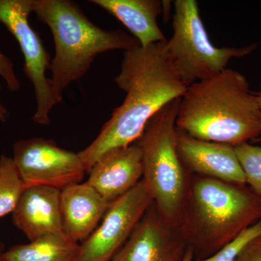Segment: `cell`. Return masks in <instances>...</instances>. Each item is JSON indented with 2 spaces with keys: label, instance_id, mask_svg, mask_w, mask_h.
I'll list each match as a JSON object with an SVG mask.
<instances>
[{
  "label": "cell",
  "instance_id": "18",
  "mask_svg": "<svg viewBox=\"0 0 261 261\" xmlns=\"http://www.w3.org/2000/svg\"><path fill=\"white\" fill-rule=\"evenodd\" d=\"M246 184L257 195L261 197V147L244 142L234 146Z\"/></svg>",
  "mask_w": 261,
  "mask_h": 261
},
{
  "label": "cell",
  "instance_id": "23",
  "mask_svg": "<svg viewBox=\"0 0 261 261\" xmlns=\"http://www.w3.org/2000/svg\"><path fill=\"white\" fill-rule=\"evenodd\" d=\"M194 259L193 249L191 247H189L187 249L186 254L184 257L183 261H192Z\"/></svg>",
  "mask_w": 261,
  "mask_h": 261
},
{
  "label": "cell",
  "instance_id": "4",
  "mask_svg": "<svg viewBox=\"0 0 261 261\" xmlns=\"http://www.w3.org/2000/svg\"><path fill=\"white\" fill-rule=\"evenodd\" d=\"M32 13L50 29L55 42L50 82L58 103L65 89L88 72L102 53L139 47L133 36L104 30L92 23L80 5L70 0H32Z\"/></svg>",
  "mask_w": 261,
  "mask_h": 261
},
{
  "label": "cell",
  "instance_id": "25",
  "mask_svg": "<svg viewBox=\"0 0 261 261\" xmlns=\"http://www.w3.org/2000/svg\"><path fill=\"white\" fill-rule=\"evenodd\" d=\"M0 261H3V254L0 253Z\"/></svg>",
  "mask_w": 261,
  "mask_h": 261
},
{
  "label": "cell",
  "instance_id": "5",
  "mask_svg": "<svg viewBox=\"0 0 261 261\" xmlns=\"http://www.w3.org/2000/svg\"><path fill=\"white\" fill-rule=\"evenodd\" d=\"M181 98L156 113L137 140L142 152V180L160 214L177 226L188 191L185 166L177 149L176 123Z\"/></svg>",
  "mask_w": 261,
  "mask_h": 261
},
{
  "label": "cell",
  "instance_id": "8",
  "mask_svg": "<svg viewBox=\"0 0 261 261\" xmlns=\"http://www.w3.org/2000/svg\"><path fill=\"white\" fill-rule=\"evenodd\" d=\"M13 160L25 187L46 186L62 190L81 183L87 172L79 153L42 137L15 142Z\"/></svg>",
  "mask_w": 261,
  "mask_h": 261
},
{
  "label": "cell",
  "instance_id": "19",
  "mask_svg": "<svg viewBox=\"0 0 261 261\" xmlns=\"http://www.w3.org/2000/svg\"><path fill=\"white\" fill-rule=\"evenodd\" d=\"M261 235V220L244 230L234 240L225 245L219 251L205 259L192 261H234L239 253L247 244Z\"/></svg>",
  "mask_w": 261,
  "mask_h": 261
},
{
  "label": "cell",
  "instance_id": "10",
  "mask_svg": "<svg viewBox=\"0 0 261 261\" xmlns=\"http://www.w3.org/2000/svg\"><path fill=\"white\" fill-rule=\"evenodd\" d=\"M189 247L180 228L152 203L111 261H183Z\"/></svg>",
  "mask_w": 261,
  "mask_h": 261
},
{
  "label": "cell",
  "instance_id": "16",
  "mask_svg": "<svg viewBox=\"0 0 261 261\" xmlns=\"http://www.w3.org/2000/svg\"><path fill=\"white\" fill-rule=\"evenodd\" d=\"M80 245L63 232L54 233L30 241L27 245L10 247L3 254V260L77 261Z\"/></svg>",
  "mask_w": 261,
  "mask_h": 261
},
{
  "label": "cell",
  "instance_id": "21",
  "mask_svg": "<svg viewBox=\"0 0 261 261\" xmlns=\"http://www.w3.org/2000/svg\"><path fill=\"white\" fill-rule=\"evenodd\" d=\"M234 261H261V235L247 244Z\"/></svg>",
  "mask_w": 261,
  "mask_h": 261
},
{
  "label": "cell",
  "instance_id": "15",
  "mask_svg": "<svg viewBox=\"0 0 261 261\" xmlns=\"http://www.w3.org/2000/svg\"><path fill=\"white\" fill-rule=\"evenodd\" d=\"M121 22L140 43L147 47L167 41L158 24V18L166 8L160 0H90Z\"/></svg>",
  "mask_w": 261,
  "mask_h": 261
},
{
  "label": "cell",
  "instance_id": "7",
  "mask_svg": "<svg viewBox=\"0 0 261 261\" xmlns=\"http://www.w3.org/2000/svg\"><path fill=\"white\" fill-rule=\"evenodd\" d=\"M32 0H0V23L18 42L24 58L25 74L32 84L37 102L33 121L49 125L51 110L58 104L53 93L47 71L50 68V56L43 44L39 33L29 23Z\"/></svg>",
  "mask_w": 261,
  "mask_h": 261
},
{
  "label": "cell",
  "instance_id": "26",
  "mask_svg": "<svg viewBox=\"0 0 261 261\" xmlns=\"http://www.w3.org/2000/svg\"><path fill=\"white\" fill-rule=\"evenodd\" d=\"M260 91H261V84H260Z\"/></svg>",
  "mask_w": 261,
  "mask_h": 261
},
{
  "label": "cell",
  "instance_id": "24",
  "mask_svg": "<svg viewBox=\"0 0 261 261\" xmlns=\"http://www.w3.org/2000/svg\"><path fill=\"white\" fill-rule=\"evenodd\" d=\"M256 94L257 99H258V102L259 104H260V107L261 109V91H260L259 92H257ZM254 142H261V137H259L258 139H257L256 140L254 141Z\"/></svg>",
  "mask_w": 261,
  "mask_h": 261
},
{
  "label": "cell",
  "instance_id": "13",
  "mask_svg": "<svg viewBox=\"0 0 261 261\" xmlns=\"http://www.w3.org/2000/svg\"><path fill=\"white\" fill-rule=\"evenodd\" d=\"M61 193V190L50 187L24 188L13 212V220L30 241L63 232Z\"/></svg>",
  "mask_w": 261,
  "mask_h": 261
},
{
  "label": "cell",
  "instance_id": "3",
  "mask_svg": "<svg viewBox=\"0 0 261 261\" xmlns=\"http://www.w3.org/2000/svg\"><path fill=\"white\" fill-rule=\"evenodd\" d=\"M261 220V197L245 185L197 178L189 191L179 226L201 260L214 255Z\"/></svg>",
  "mask_w": 261,
  "mask_h": 261
},
{
  "label": "cell",
  "instance_id": "20",
  "mask_svg": "<svg viewBox=\"0 0 261 261\" xmlns=\"http://www.w3.org/2000/svg\"><path fill=\"white\" fill-rule=\"evenodd\" d=\"M0 77L11 92H18L20 88V81L14 70L13 61L0 50Z\"/></svg>",
  "mask_w": 261,
  "mask_h": 261
},
{
  "label": "cell",
  "instance_id": "14",
  "mask_svg": "<svg viewBox=\"0 0 261 261\" xmlns=\"http://www.w3.org/2000/svg\"><path fill=\"white\" fill-rule=\"evenodd\" d=\"M110 204L87 182L63 189L61 211L65 236L75 243H83L97 228Z\"/></svg>",
  "mask_w": 261,
  "mask_h": 261
},
{
  "label": "cell",
  "instance_id": "9",
  "mask_svg": "<svg viewBox=\"0 0 261 261\" xmlns=\"http://www.w3.org/2000/svg\"><path fill=\"white\" fill-rule=\"evenodd\" d=\"M153 200L143 180L110 204L102 224L80 245L77 261H111Z\"/></svg>",
  "mask_w": 261,
  "mask_h": 261
},
{
  "label": "cell",
  "instance_id": "2",
  "mask_svg": "<svg viewBox=\"0 0 261 261\" xmlns=\"http://www.w3.org/2000/svg\"><path fill=\"white\" fill-rule=\"evenodd\" d=\"M176 127L198 140L234 146L261 137V109L246 77L226 68L187 87Z\"/></svg>",
  "mask_w": 261,
  "mask_h": 261
},
{
  "label": "cell",
  "instance_id": "12",
  "mask_svg": "<svg viewBox=\"0 0 261 261\" xmlns=\"http://www.w3.org/2000/svg\"><path fill=\"white\" fill-rule=\"evenodd\" d=\"M177 149L184 166L192 171L206 177L246 185L233 146L198 140L177 128Z\"/></svg>",
  "mask_w": 261,
  "mask_h": 261
},
{
  "label": "cell",
  "instance_id": "6",
  "mask_svg": "<svg viewBox=\"0 0 261 261\" xmlns=\"http://www.w3.org/2000/svg\"><path fill=\"white\" fill-rule=\"evenodd\" d=\"M173 35L165 49L173 68L187 87L226 69L233 58L251 54L257 44L243 47H217L211 42L195 0L174 2Z\"/></svg>",
  "mask_w": 261,
  "mask_h": 261
},
{
  "label": "cell",
  "instance_id": "17",
  "mask_svg": "<svg viewBox=\"0 0 261 261\" xmlns=\"http://www.w3.org/2000/svg\"><path fill=\"white\" fill-rule=\"evenodd\" d=\"M24 185L13 159L0 157V218L14 211Z\"/></svg>",
  "mask_w": 261,
  "mask_h": 261
},
{
  "label": "cell",
  "instance_id": "11",
  "mask_svg": "<svg viewBox=\"0 0 261 261\" xmlns=\"http://www.w3.org/2000/svg\"><path fill=\"white\" fill-rule=\"evenodd\" d=\"M89 173L87 183L110 203L125 195L143 176L142 152L138 142L108 151Z\"/></svg>",
  "mask_w": 261,
  "mask_h": 261
},
{
  "label": "cell",
  "instance_id": "22",
  "mask_svg": "<svg viewBox=\"0 0 261 261\" xmlns=\"http://www.w3.org/2000/svg\"><path fill=\"white\" fill-rule=\"evenodd\" d=\"M2 90H3V87H2L1 84H0V96H1ZM9 116V111H8V108L5 107L3 102H2L1 97H0V122L5 123V122L8 121Z\"/></svg>",
  "mask_w": 261,
  "mask_h": 261
},
{
  "label": "cell",
  "instance_id": "1",
  "mask_svg": "<svg viewBox=\"0 0 261 261\" xmlns=\"http://www.w3.org/2000/svg\"><path fill=\"white\" fill-rule=\"evenodd\" d=\"M165 43L124 51L114 80L126 97L115 108L95 140L79 152L87 172L108 151L137 142L156 113L185 94L187 87L173 68Z\"/></svg>",
  "mask_w": 261,
  "mask_h": 261
}]
</instances>
